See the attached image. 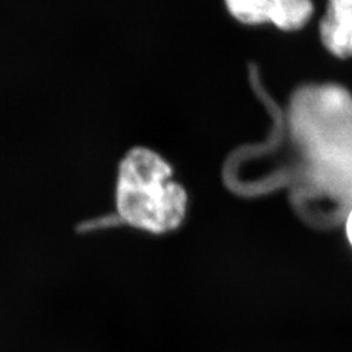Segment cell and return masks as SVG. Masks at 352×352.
<instances>
[{"label": "cell", "instance_id": "6da1fadb", "mask_svg": "<svg viewBox=\"0 0 352 352\" xmlns=\"http://www.w3.org/2000/svg\"><path fill=\"white\" fill-rule=\"evenodd\" d=\"M116 215L128 226L164 234L180 226L187 214V192L174 180L171 166L148 148H133L119 164Z\"/></svg>", "mask_w": 352, "mask_h": 352}, {"label": "cell", "instance_id": "7a4b0ae2", "mask_svg": "<svg viewBox=\"0 0 352 352\" xmlns=\"http://www.w3.org/2000/svg\"><path fill=\"white\" fill-rule=\"evenodd\" d=\"M291 122L309 155L346 174L352 187L351 94L333 85L304 90L295 98Z\"/></svg>", "mask_w": 352, "mask_h": 352}, {"label": "cell", "instance_id": "3957f363", "mask_svg": "<svg viewBox=\"0 0 352 352\" xmlns=\"http://www.w3.org/2000/svg\"><path fill=\"white\" fill-rule=\"evenodd\" d=\"M225 4L241 24H273L286 32L302 29L314 13L312 0H225Z\"/></svg>", "mask_w": 352, "mask_h": 352}, {"label": "cell", "instance_id": "277c9868", "mask_svg": "<svg viewBox=\"0 0 352 352\" xmlns=\"http://www.w3.org/2000/svg\"><path fill=\"white\" fill-rule=\"evenodd\" d=\"M320 37L334 56H352V0H327V13L320 23Z\"/></svg>", "mask_w": 352, "mask_h": 352}, {"label": "cell", "instance_id": "5b68a950", "mask_svg": "<svg viewBox=\"0 0 352 352\" xmlns=\"http://www.w3.org/2000/svg\"><path fill=\"white\" fill-rule=\"evenodd\" d=\"M116 222H122L118 215L116 217H100V218H93L88 221H81L76 226L75 230L77 234H88V232H93L98 228L113 226Z\"/></svg>", "mask_w": 352, "mask_h": 352}, {"label": "cell", "instance_id": "8992f818", "mask_svg": "<svg viewBox=\"0 0 352 352\" xmlns=\"http://www.w3.org/2000/svg\"><path fill=\"white\" fill-rule=\"evenodd\" d=\"M346 234H347V238L349 241L351 243L352 245V210L347 217V221H346Z\"/></svg>", "mask_w": 352, "mask_h": 352}]
</instances>
